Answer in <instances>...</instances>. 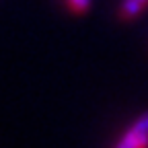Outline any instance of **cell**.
Returning a JSON list of instances; mask_svg holds the SVG:
<instances>
[{
	"instance_id": "1",
	"label": "cell",
	"mask_w": 148,
	"mask_h": 148,
	"mask_svg": "<svg viewBox=\"0 0 148 148\" xmlns=\"http://www.w3.org/2000/svg\"><path fill=\"white\" fill-rule=\"evenodd\" d=\"M146 146H148V111L134 121V125L127 127V132L119 138L115 148H146Z\"/></svg>"
},
{
	"instance_id": "2",
	"label": "cell",
	"mask_w": 148,
	"mask_h": 148,
	"mask_svg": "<svg viewBox=\"0 0 148 148\" xmlns=\"http://www.w3.org/2000/svg\"><path fill=\"white\" fill-rule=\"evenodd\" d=\"M146 6H148V0H123L121 6H119V16L123 18V21L136 18Z\"/></svg>"
},
{
	"instance_id": "3",
	"label": "cell",
	"mask_w": 148,
	"mask_h": 148,
	"mask_svg": "<svg viewBox=\"0 0 148 148\" xmlns=\"http://www.w3.org/2000/svg\"><path fill=\"white\" fill-rule=\"evenodd\" d=\"M68 6L72 12H76V14H82L88 10L90 6V0H68Z\"/></svg>"
}]
</instances>
